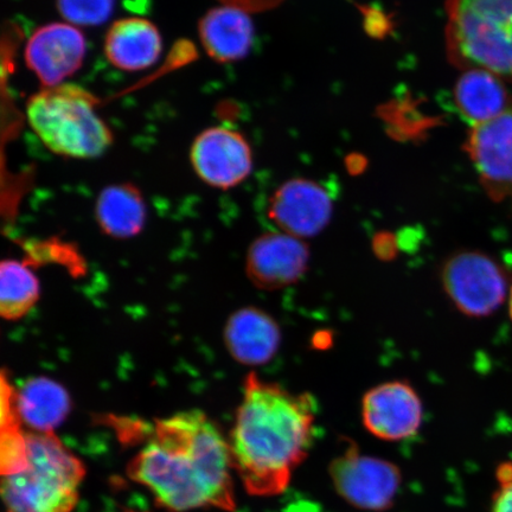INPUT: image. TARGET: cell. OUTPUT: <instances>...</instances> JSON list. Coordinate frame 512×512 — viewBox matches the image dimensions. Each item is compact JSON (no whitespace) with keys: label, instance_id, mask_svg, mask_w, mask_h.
I'll list each match as a JSON object with an SVG mask.
<instances>
[{"label":"cell","instance_id":"obj_20","mask_svg":"<svg viewBox=\"0 0 512 512\" xmlns=\"http://www.w3.org/2000/svg\"><path fill=\"white\" fill-rule=\"evenodd\" d=\"M40 298V283L28 265L16 260L0 266V313L4 319L17 320L34 309Z\"/></svg>","mask_w":512,"mask_h":512},{"label":"cell","instance_id":"obj_17","mask_svg":"<svg viewBox=\"0 0 512 512\" xmlns=\"http://www.w3.org/2000/svg\"><path fill=\"white\" fill-rule=\"evenodd\" d=\"M457 110L472 127L488 123L512 107L501 78L488 70L470 68L454 88Z\"/></svg>","mask_w":512,"mask_h":512},{"label":"cell","instance_id":"obj_23","mask_svg":"<svg viewBox=\"0 0 512 512\" xmlns=\"http://www.w3.org/2000/svg\"><path fill=\"white\" fill-rule=\"evenodd\" d=\"M508 305H509V315L512 320V287L510 288L509 298H508Z\"/></svg>","mask_w":512,"mask_h":512},{"label":"cell","instance_id":"obj_21","mask_svg":"<svg viewBox=\"0 0 512 512\" xmlns=\"http://www.w3.org/2000/svg\"><path fill=\"white\" fill-rule=\"evenodd\" d=\"M57 10L75 27H98L110 19L118 0H56Z\"/></svg>","mask_w":512,"mask_h":512},{"label":"cell","instance_id":"obj_19","mask_svg":"<svg viewBox=\"0 0 512 512\" xmlns=\"http://www.w3.org/2000/svg\"><path fill=\"white\" fill-rule=\"evenodd\" d=\"M100 229L113 239H131L142 232L146 206L138 188L132 184H113L100 192L95 204Z\"/></svg>","mask_w":512,"mask_h":512},{"label":"cell","instance_id":"obj_4","mask_svg":"<svg viewBox=\"0 0 512 512\" xmlns=\"http://www.w3.org/2000/svg\"><path fill=\"white\" fill-rule=\"evenodd\" d=\"M28 466L3 477L6 512H72L85 467L54 433H25Z\"/></svg>","mask_w":512,"mask_h":512},{"label":"cell","instance_id":"obj_7","mask_svg":"<svg viewBox=\"0 0 512 512\" xmlns=\"http://www.w3.org/2000/svg\"><path fill=\"white\" fill-rule=\"evenodd\" d=\"M331 478L345 502L367 511L389 509L398 494V466L380 458L363 456L351 446L331 464Z\"/></svg>","mask_w":512,"mask_h":512},{"label":"cell","instance_id":"obj_5","mask_svg":"<svg viewBox=\"0 0 512 512\" xmlns=\"http://www.w3.org/2000/svg\"><path fill=\"white\" fill-rule=\"evenodd\" d=\"M447 6L456 61L512 80V0H448Z\"/></svg>","mask_w":512,"mask_h":512},{"label":"cell","instance_id":"obj_9","mask_svg":"<svg viewBox=\"0 0 512 512\" xmlns=\"http://www.w3.org/2000/svg\"><path fill=\"white\" fill-rule=\"evenodd\" d=\"M334 200L322 184L310 179H291L271 197L268 217L281 233L298 239L313 238L331 221Z\"/></svg>","mask_w":512,"mask_h":512},{"label":"cell","instance_id":"obj_6","mask_svg":"<svg viewBox=\"0 0 512 512\" xmlns=\"http://www.w3.org/2000/svg\"><path fill=\"white\" fill-rule=\"evenodd\" d=\"M440 283L451 303L463 315H492L509 298V279L501 264L479 251H460L444 261Z\"/></svg>","mask_w":512,"mask_h":512},{"label":"cell","instance_id":"obj_1","mask_svg":"<svg viewBox=\"0 0 512 512\" xmlns=\"http://www.w3.org/2000/svg\"><path fill=\"white\" fill-rule=\"evenodd\" d=\"M230 445L201 411L156 422L152 438L127 473L171 511L235 509Z\"/></svg>","mask_w":512,"mask_h":512},{"label":"cell","instance_id":"obj_8","mask_svg":"<svg viewBox=\"0 0 512 512\" xmlns=\"http://www.w3.org/2000/svg\"><path fill=\"white\" fill-rule=\"evenodd\" d=\"M465 149L491 200L512 206V107L472 127Z\"/></svg>","mask_w":512,"mask_h":512},{"label":"cell","instance_id":"obj_3","mask_svg":"<svg viewBox=\"0 0 512 512\" xmlns=\"http://www.w3.org/2000/svg\"><path fill=\"white\" fill-rule=\"evenodd\" d=\"M29 124L51 152L75 159L98 158L113 136L96 111L92 93L73 83L43 88L28 101Z\"/></svg>","mask_w":512,"mask_h":512},{"label":"cell","instance_id":"obj_14","mask_svg":"<svg viewBox=\"0 0 512 512\" xmlns=\"http://www.w3.org/2000/svg\"><path fill=\"white\" fill-rule=\"evenodd\" d=\"M224 343L235 361L245 366H262L278 354L280 326L258 307H243L229 317L224 328Z\"/></svg>","mask_w":512,"mask_h":512},{"label":"cell","instance_id":"obj_12","mask_svg":"<svg viewBox=\"0 0 512 512\" xmlns=\"http://www.w3.org/2000/svg\"><path fill=\"white\" fill-rule=\"evenodd\" d=\"M86 38L70 23H50L38 28L25 48V61L43 88L62 85L81 68Z\"/></svg>","mask_w":512,"mask_h":512},{"label":"cell","instance_id":"obj_2","mask_svg":"<svg viewBox=\"0 0 512 512\" xmlns=\"http://www.w3.org/2000/svg\"><path fill=\"white\" fill-rule=\"evenodd\" d=\"M316 418L317 402L309 393H291L255 373L247 376L229 445L248 494H283L309 454Z\"/></svg>","mask_w":512,"mask_h":512},{"label":"cell","instance_id":"obj_10","mask_svg":"<svg viewBox=\"0 0 512 512\" xmlns=\"http://www.w3.org/2000/svg\"><path fill=\"white\" fill-rule=\"evenodd\" d=\"M192 168L210 187L235 188L251 175V147L240 133L227 127H211L203 131L191 146Z\"/></svg>","mask_w":512,"mask_h":512},{"label":"cell","instance_id":"obj_15","mask_svg":"<svg viewBox=\"0 0 512 512\" xmlns=\"http://www.w3.org/2000/svg\"><path fill=\"white\" fill-rule=\"evenodd\" d=\"M162 36L155 24L142 17L114 22L105 38V54L114 67L139 72L155 64L162 54Z\"/></svg>","mask_w":512,"mask_h":512},{"label":"cell","instance_id":"obj_11","mask_svg":"<svg viewBox=\"0 0 512 512\" xmlns=\"http://www.w3.org/2000/svg\"><path fill=\"white\" fill-rule=\"evenodd\" d=\"M424 407L416 390L406 381H392L371 388L362 400V421L374 437L401 441L418 433Z\"/></svg>","mask_w":512,"mask_h":512},{"label":"cell","instance_id":"obj_13","mask_svg":"<svg viewBox=\"0 0 512 512\" xmlns=\"http://www.w3.org/2000/svg\"><path fill=\"white\" fill-rule=\"evenodd\" d=\"M310 264V249L302 239L285 233L259 236L249 247L247 277L261 290H281L297 284Z\"/></svg>","mask_w":512,"mask_h":512},{"label":"cell","instance_id":"obj_22","mask_svg":"<svg viewBox=\"0 0 512 512\" xmlns=\"http://www.w3.org/2000/svg\"><path fill=\"white\" fill-rule=\"evenodd\" d=\"M492 512H512V482L501 484L494 497Z\"/></svg>","mask_w":512,"mask_h":512},{"label":"cell","instance_id":"obj_16","mask_svg":"<svg viewBox=\"0 0 512 512\" xmlns=\"http://www.w3.org/2000/svg\"><path fill=\"white\" fill-rule=\"evenodd\" d=\"M200 38L211 59L228 63L243 59L252 48L254 27L251 17L234 6L207 12L200 22Z\"/></svg>","mask_w":512,"mask_h":512},{"label":"cell","instance_id":"obj_18","mask_svg":"<svg viewBox=\"0 0 512 512\" xmlns=\"http://www.w3.org/2000/svg\"><path fill=\"white\" fill-rule=\"evenodd\" d=\"M15 403L19 420L37 433H54L72 407L67 390L46 377L31 379L15 390Z\"/></svg>","mask_w":512,"mask_h":512}]
</instances>
